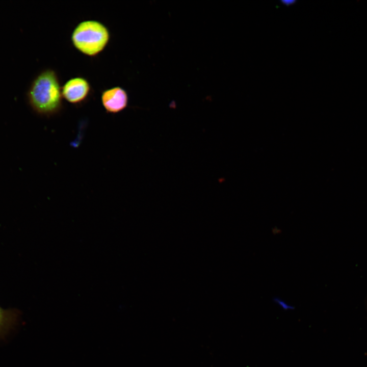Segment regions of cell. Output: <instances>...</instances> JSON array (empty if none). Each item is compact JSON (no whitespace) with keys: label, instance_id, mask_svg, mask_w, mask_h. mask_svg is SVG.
Instances as JSON below:
<instances>
[{"label":"cell","instance_id":"obj_1","mask_svg":"<svg viewBox=\"0 0 367 367\" xmlns=\"http://www.w3.org/2000/svg\"><path fill=\"white\" fill-rule=\"evenodd\" d=\"M28 94L31 106L40 114L52 116L62 109V87L57 73L53 69L41 72L32 83Z\"/></svg>","mask_w":367,"mask_h":367},{"label":"cell","instance_id":"obj_2","mask_svg":"<svg viewBox=\"0 0 367 367\" xmlns=\"http://www.w3.org/2000/svg\"><path fill=\"white\" fill-rule=\"evenodd\" d=\"M110 39L108 28L95 20H84L74 29L71 40L74 47L81 53L95 57L107 46Z\"/></svg>","mask_w":367,"mask_h":367},{"label":"cell","instance_id":"obj_6","mask_svg":"<svg viewBox=\"0 0 367 367\" xmlns=\"http://www.w3.org/2000/svg\"><path fill=\"white\" fill-rule=\"evenodd\" d=\"M282 3L284 5H285L286 6H290V5L294 4L295 3V0H283V1H282Z\"/></svg>","mask_w":367,"mask_h":367},{"label":"cell","instance_id":"obj_5","mask_svg":"<svg viewBox=\"0 0 367 367\" xmlns=\"http://www.w3.org/2000/svg\"><path fill=\"white\" fill-rule=\"evenodd\" d=\"M18 316L17 310L4 309L0 306V338L4 337L14 326Z\"/></svg>","mask_w":367,"mask_h":367},{"label":"cell","instance_id":"obj_3","mask_svg":"<svg viewBox=\"0 0 367 367\" xmlns=\"http://www.w3.org/2000/svg\"><path fill=\"white\" fill-rule=\"evenodd\" d=\"M91 87L89 81L83 77H73L62 87L63 98L69 103H81L89 97Z\"/></svg>","mask_w":367,"mask_h":367},{"label":"cell","instance_id":"obj_4","mask_svg":"<svg viewBox=\"0 0 367 367\" xmlns=\"http://www.w3.org/2000/svg\"><path fill=\"white\" fill-rule=\"evenodd\" d=\"M101 100L107 112L116 114L126 108L128 97L126 91L123 88L116 86L102 91Z\"/></svg>","mask_w":367,"mask_h":367}]
</instances>
